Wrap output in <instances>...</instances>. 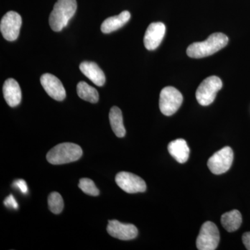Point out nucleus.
<instances>
[{"instance_id":"obj_1","label":"nucleus","mask_w":250,"mask_h":250,"mask_svg":"<svg viewBox=\"0 0 250 250\" xmlns=\"http://www.w3.org/2000/svg\"><path fill=\"white\" fill-rule=\"evenodd\" d=\"M228 42V37L225 34L215 33L205 41L193 42L189 45L187 50V55L193 59L208 57L226 47Z\"/></svg>"},{"instance_id":"obj_24","label":"nucleus","mask_w":250,"mask_h":250,"mask_svg":"<svg viewBox=\"0 0 250 250\" xmlns=\"http://www.w3.org/2000/svg\"><path fill=\"white\" fill-rule=\"evenodd\" d=\"M243 244L246 246V249L250 250V231L245 233L242 236Z\"/></svg>"},{"instance_id":"obj_12","label":"nucleus","mask_w":250,"mask_h":250,"mask_svg":"<svg viewBox=\"0 0 250 250\" xmlns=\"http://www.w3.org/2000/svg\"><path fill=\"white\" fill-rule=\"evenodd\" d=\"M166 34V26L162 22L149 24L144 36V45L149 51L154 50L160 45Z\"/></svg>"},{"instance_id":"obj_6","label":"nucleus","mask_w":250,"mask_h":250,"mask_svg":"<svg viewBox=\"0 0 250 250\" xmlns=\"http://www.w3.org/2000/svg\"><path fill=\"white\" fill-rule=\"evenodd\" d=\"M218 228L212 222L207 221L202 225L197 238L196 246L199 250H215L220 243Z\"/></svg>"},{"instance_id":"obj_8","label":"nucleus","mask_w":250,"mask_h":250,"mask_svg":"<svg viewBox=\"0 0 250 250\" xmlns=\"http://www.w3.org/2000/svg\"><path fill=\"white\" fill-rule=\"evenodd\" d=\"M22 18L15 11H9L1 18L0 31L6 41H14L19 36Z\"/></svg>"},{"instance_id":"obj_15","label":"nucleus","mask_w":250,"mask_h":250,"mask_svg":"<svg viewBox=\"0 0 250 250\" xmlns=\"http://www.w3.org/2000/svg\"><path fill=\"white\" fill-rule=\"evenodd\" d=\"M167 149L171 156L179 164L187 162L190 155V149L187 141L184 139H177L168 144Z\"/></svg>"},{"instance_id":"obj_22","label":"nucleus","mask_w":250,"mask_h":250,"mask_svg":"<svg viewBox=\"0 0 250 250\" xmlns=\"http://www.w3.org/2000/svg\"><path fill=\"white\" fill-rule=\"evenodd\" d=\"M4 204L7 208H12L14 209H18V202H16V199L12 195H10L9 196L5 199Z\"/></svg>"},{"instance_id":"obj_13","label":"nucleus","mask_w":250,"mask_h":250,"mask_svg":"<svg viewBox=\"0 0 250 250\" xmlns=\"http://www.w3.org/2000/svg\"><path fill=\"white\" fill-rule=\"evenodd\" d=\"M3 94L6 103L11 107H16L21 103L22 99L21 87L14 79L10 78L5 81Z\"/></svg>"},{"instance_id":"obj_21","label":"nucleus","mask_w":250,"mask_h":250,"mask_svg":"<svg viewBox=\"0 0 250 250\" xmlns=\"http://www.w3.org/2000/svg\"><path fill=\"white\" fill-rule=\"evenodd\" d=\"M79 188L84 193L91 196H98L100 194V190L95 186L93 180L88 178L81 179Z\"/></svg>"},{"instance_id":"obj_20","label":"nucleus","mask_w":250,"mask_h":250,"mask_svg":"<svg viewBox=\"0 0 250 250\" xmlns=\"http://www.w3.org/2000/svg\"><path fill=\"white\" fill-rule=\"evenodd\" d=\"M49 210L54 214H59L63 209L64 203L62 195L57 192H52L48 197Z\"/></svg>"},{"instance_id":"obj_19","label":"nucleus","mask_w":250,"mask_h":250,"mask_svg":"<svg viewBox=\"0 0 250 250\" xmlns=\"http://www.w3.org/2000/svg\"><path fill=\"white\" fill-rule=\"evenodd\" d=\"M77 92L79 97L90 103H97L99 100L98 90L90 86L86 82H80L77 85Z\"/></svg>"},{"instance_id":"obj_5","label":"nucleus","mask_w":250,"mask_h":250,"mask_svg":"<svg viewBox=\"0 0 250 250\" xmlns=\"http://www.w3.org/2000/svg\"><path fill=\"white\" fill-rule=\"evenodd\" d=\"M183 96L178 90L172 86L163 88L159 98V108L166 116L174 114L182 106Z\"/></svg>"},{"instance_id":"obj_11","label":"nucleus","mask_w":250,"mask_h":250,"mask_svg":"<svg viewBox=\"0 0 250 250\" xmlns=\"http://www.w3.org/2000/svg\"><path fill=\"white\" fill-rule=\"evenodd\" d=\"M41 83L49 96L57 101H62L66 97L62 82L52 74L45 73L41 77Z\"/></svg>"},{"instance_id":"obj_9","label":"nucleus","mask_w":250,"mask_h":250,"mask_svg":"<svg viewBox=\"0 0 250 250\" xmlns=\"http://www.w3.org/2000/svg\"><path fill=\"white\" fill-rule=\"evenodd\" d=\"M116 182L122 190L127 193L143 192L147 189V185L142 178L136 174L127 172L117 174Z\"/></svg>"},{"instance_id":"obj_2","label":"nucleus","mask_w":250,"mask_h":250,"mask_svg":"<svg viewBox=\"0 0 250 250\" xmlns=\"http://www.w3.org/2000/svg\"><path fill=\"white\" fill-rule=\"evenodd\" d=\"M76 0H58L49 18V25L54 31H61L66 27L77 11Z\"/></svg>"},{"instance_id":"obj_10","label":"nucleus","mask_w":250,"mask_h":250,"mask_svg":"<svg viewBox=\"0 0 250 250\" xmlns=\"http://www.w3.org/2000/svg\"><path fill=\"white\" fill-rule=\"evenodd\" d=\"M106 230L112 237L122 241H130L138 236V229L135 225L122 223L116 220L108 221Z\"/></svg>"},{"instance_id":"obj_14","label":"nucleus","mask_w":250,"mask_h":250,"mask_svg":"<svg viewBox=\"0 0 250 250\" xmlns=\"http://www.w3.org/2000/svg\"><path fill=\"white\" fill-rule=\"evenodd\" d=\"M80 69L81 72L95 85L103 86L104 84L106 77L98 64L94 62H83L80 64Z\"/></svg>"},{"instance_id":"obj_17","label":"nucleus","mask_w":250,"mask_h":250,"mask_svg":"<svg viewBox=\"0 0 250 250\" xmlns=\"http://www.w3.org/2000/svg\"><path fill=\"white\" fill-rule=\"evenodd\" d=\"M242 222V215L238 210L227 212L221 216L222 225L228 232L237 231L241 227Z\"/></svg>"},{"instance_id":"obj_16","label":"nucleus","mask_w":250,"mask_h":250,"mask_svg":"<svg viewBox=\"0 0 250 250\" xmlns=\"http://www.w3.org/2000/svg\"><path fill=\"white\" fill-rule=\"evenodd\" d=\"M131 14L128 11H124L118 16H112L105 20L101 25V31L104 34H110L125 25L129 21Z\"/></svg>"},{"instance_id":"obj_3","label":"nucleus","mask_w":250,"mask_h":250,"mask_svg":"<svg viewBox=\"0 0 250 250\" xmlns=\"http://www.w3.org/2000/svg\"><path fill=\"white\" fill-rule=\"evenodd\" d=\"M83 154L82 147L72 143L57 145L47 154V160L53 165H62L78 161Z\"/></svg>"},{"instance_id":"obj_7","label":"nucleus","mask_w":250,"mask_h":250,"mask_svg":"<svg viewBox=\"0 0 250 250\" xmlns=\"http://www.w3.org/2000/svg\"><path fill=\"white\" fill-rule=\"evenodd\" d=\"M233 161V152L230 147H225L210 156L207 166L212 173L222 174L229 170Z\"/></svg>"},{"instance_id":"obj_18","label":"nucleus","mask_w":250,"mask_h":250,"mask_svg":"<svg viewBox=\"0 0 250 250\" xmlns=\"http://www.w3.org/2000/svg\"><path fill=\"white\" fill-rule=\"evenodd\" d=\"M109 121L112 130L117 137L123 138L126 134L124 124H123V117L121 110L117 106H113L110 110Z\"/></svg>"},{"instance_id":"obj_4","label":"nucleus","mask_w":250,"mask_h":250,"mask_svg":"<svg viewBox=\"0 0 250 250\" xmlns=\"http://www.w3.org/2000/svg\"><path fill=\"white\" fill-rule=\"evenodd\" d=\"M223 82L216 76L207 77L200 83L196 91V99L198 103L204 106H208L213 103L217 93L221 90Z\"/></svg>"},{"instance_id":"obj_23","label":"nucleus","mask_w":250,"mask_h":250,"mask_svg":"<svg viewBox=\"0 0 250 250\" xmlns=\"http://www.w3.org/2000/svg\"><path fill=\"white\" fill-rule=\"evenodd\" d=\"M14 187L19 189L23 194H26L28 192L27 183H26L25 181L22 180V179L16 181L14 183Z\"/></svg>"}]
</instances>
